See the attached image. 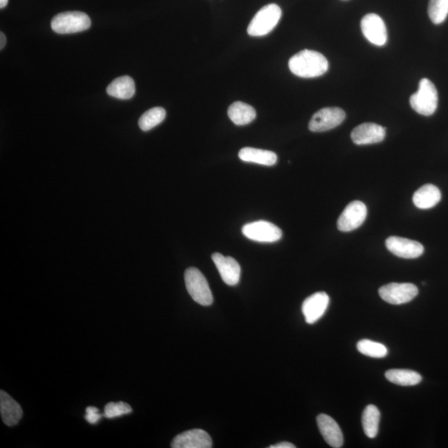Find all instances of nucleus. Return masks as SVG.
Returning <instances> with one entry per match:
<instances>
[{
	"label": "nucleus",
	"mask_w": 448,
	"mask_h": 448,
	"mask_svg": "<svg viewBox=\"0 0 448 448\" xmlns=\"http://www.w3.org/2000/svg\"><path fill=\"white\" fill-rule=\"evenodd\" d=\"M289 65L292 73L303 78L322 76L329 68L328 60L324 55L308 49L291 56Z\"/></svg>",
	"instance_id": "1"
},
{
	"label": "nucleus",
	"mask_w": 448,
	"mask_h": 448,
	"mask_svg": "<svg viewBox=\"0 0 448 448\" xmlns=\"http://www.w3.org/2000/svg\"><path fill=\"white\" fill-rule=\"evenodd\" d=\"M410 105L422 116L435 114L438 105V93L435 85L428 78L419 83L418 92L410 97Z\"/></svg>",
	"instance_id": "2"
},
{
	"label": "nucleus",
	"mask_w": 448,
	"mask_h": 448,
	"mask_svg": "<svg viewBox=\"0 0 448 448\" xmlns=\"http://www.w3.org/2000/svg\"><path fill=\"white\" fill-rule=\"evenodd\" d=\"M185 281L188 293L195 303L205 306L213 304L214 296L209 282L199 269L188 268L185 272Z\"/></svg>",
	"instance_id": "3"
},
{
	"label": "nucleus",
	"mask_w": 448,
	"mask_h": 448,
	"mask_svg": "<svg viewBox=\"0 0 448 448\" xmlns=\"http://www.w3.org/2000/svg\"><path fill=\"white\" fill-rule=\"evenodd\" d=\"M281 17V9L276 4H267L253 17L248 27V34L253 37L265 36L273 30Z\"/></svg>",
	"instance_id": "4"
},
{
	"label": "nucleus",
	"mask_w": 448,
	"mask_h": 448,
	"mask_svg": "<svg viewBox=\"0 0 448 448\" xmlns=\"http://www.w3.org/2000/svg\"><path fill=\"white\" fill-rule=\"evenodd\" d=\"M91 25L87 14L79 11L56 14L51 23L52 30L59 35L76 34L88 30Z\"/></svg>",
	"instance_id": "5"
},
{
	"label": "nucleus",
	"mask_w": 448,
	"mask_h": 448,
	"mask_svg": "<svg viewBox=\"0 0 448 448\" xmlns=\"http://www.w3.org/2000/svg\"><path fill=\"white\" fill-rule=\"evenodd\" d=\"M379 293L382 299L392 305L410 303L418 295V289L412 283H389L380 287Z\"/></svg>",
	"instance_id": "6"
},
{
	"label": "nucleus",
	"mask_w": 448,
	"mask_h": 448,
	"mask_svg": "<svg viewBox=\"0 0 448 448\" xmlns=\"http://www.w3.org/2000/svg\"><path fill=\"white\" fill-rule=\"evenodd\" d=\"M242 231L245 237L259 243H275L282 237L281 230L277 226L264 220L247 224Z\"/></svg>",
	"instance_id": "7"
},
{
	"label": "nucleus",
	"mask_w": 448,
	"mask_h": 448,
	"mask_svg": "<svg viewBox=\"0 0 448 448\" xmlns=\"http://www.w3.org/2000/svg\"><path fill=\"white\" fill-rule=\"evenodd\" d=\"M346 119V112L341 108L327 107L315 113L309 123L313 132H324L336 128Z\"/></svg>",
	"instance_id": "8"
},
{
	"label": "nucleus",
	"mask_w": 448,
	"mask_h": 448,
	"mask_svg": "<svg viewBox=\"0 0 448 448\" xmlns=\"http://www.w3.org/2000/svg\"><path fill=\"white\" fill-rule=\"evenodd\" d=\"M367 217V207L361 201L349 204L337 221V228L341 232H351L364 224Z\"/></svg>",
	"instance_id": "9"
},
{
	"label": "nucleus",
	"mask_w": 448,
	"mask_h": 448,
	"mask_svg": "<svg viewBox=\"0 0 448 448\" xmlns=\"http://www.w3.org/2000/svg\"><path fill=\"white\" fill-rule=\"evenodd\" d=\"M363 35L366 40L376 46H384L388 40L385 23L378 14H366L361 23Z\"/></svg>",
	"instance_id": "10"
},
{
	"label": "nucleus",
	"mask_w": 448,
	"mask_h": 448,
	"mask_svg": "<svg viewBox=\"0 0 448 448\" xmlns=\"http://www.w3.org/2000/svg\"><path fill=\"white\" fill-rule=\"evenodd\" d=\"M385 244L390 253L401 258H418L424 253V247L420 243L396 236L387 238Z\"/></svg>",
	"instance_id": "11"
},
{
	"label": "nucleus",
	"mask_w": 448,
	"mask_h": 448,
	"mask_svg": "<svg viewBox=\"0 0 448 448\" xmlns=\"http://www.w3.org/2000/svg\"><path fill=\"white\" fill-rule=\"evenodd\" d=\"M329 303V297L324 291L317 292L308 297L301 308L305 322L313 325L318 322L327 311Z\"/></svg>",
	"instance_id": "12"
},
{
	"label": "nucleus",
	"mask_w": 448,
	"mask_h": 448,
	"mask_svg": "<svg viewBox=\"0 0 448 448\" xmlns=\"http://www.w3.org/2000/svg\"><path fill=\"white\" fill-rule=\"evenodd\" d=\"M385 135V127L375 123H363L351 132L353 143L358 145L380 143Z\"/></svg>",
	"instance_id": "13"
},
{
	"label": "nucleus",
	"mask_w": 448,
	"mask_h": 448,
	"mask_svg": "<svg viewBox=\"0 0 448 448\" xmlns=\"http://www.w3.org/2000/svg\"><path fill=\"white\" fill-rule=\"evenodd\" d=\"M212 259L218 269L222 280L229 286L237 285L241 276V267L238 262L234 258L224 257L219 253H214Z\"/></svg>",
	"instance_id": "14"
},
{
	"label": "nucleus",
	"mask_w": 448,
	"mask_h": 448,
	"mask_svg": "<svg viewBox=\"0 0 448 448\" xmlns=\"http://www.w3.org/2000/svg\"><path fill=\"white\" fill-rule=\"evenodd\" d=\"M213 446L211 437L202 429H193L181 433L174 438L173 448H211Z\"/></svg>",
	"instance_id": "15"
},
{
	"label": "nucleus",
	"mask_w": 448,
	"mask_h": 448,
	"mask_svg": "<svg viewBox=\"0 0 448 448\" xmlns=\"http://www.w3.org/2000/svg\"><path fill=\"white\" fill-rule=\"evenodd\" d=\"M317 421L319 430L325 441L334 448L341 447L344 443V437L338 423L327 414H320Z\"/></svg>",
	"instance_id": "16"
},
{
	"label": "nucleus",
	"mask_w": 448,
	"mask_h": 448,
	"mask_svg": "<svg viewBox=\"0 0 448 448\" xmlns=\"http://www.w3.org/2000/svg\"><path fill=\"white\" fill-rule=\"evenodd\" d=\"M0 413L2 420L7 426H14L21 420L23 409L11 395L0 391Z\"/></svg>",
	"instance_id": "17"
},
{
	"label": "nucleus",
	"mask_w": 448,
	"mask_h": 448,
	"mask_svg": "<svg viewBox=\"0 0 448 448\" xmlns=\"http://www.w3.org/2000/svg\"><path fill=\"white\" fill-rule=\"evenodd\" d=\"M441 198L440 188L428 183L414 193L413 202L418 209L428 210L436 206L440 202Z\"/></svg>",
	"instance_id": "18"
},
{
	"label": "nucleus",
	"mask_w": 448,
	"mask_h": 448,
	"mask_svg": "<svg viewBox=\"0 0 448 448\" xmlns=\"http://www.w3.org/2000/svg\"><path fill=\"white\" fill-rule=\"evenodd\" d=\"M238 157L244 162L255 163L262 166L272 167L277 162L276 153L261 149L245 147L240 150Z\"/></svg>",
	"instance_id": "19"
},
{
	"label": "nucleus",
	"mask_w": 448,
	"mask_h": 448,
	"mask_svg": "<svg viewBox=\"0 0 448 448\" xmlns=\"http://www.w3.org/2000/svg\"><path fill=\"white\" fill-rule=\"evenodd\" d=\"M228 115L235 125L245 126L255 120L257 113L252 106L236 102L229 107Z\"/></svg>",
	"instance_id": "20"
},
{
	"label": "nucleus",
	"mask_w": 448,
	"mask_h": 448,
	"mask_svg": "<svg viewBox=\"0 0 448 448\" xmlns=\"http://www.w3.org/2000/svg\"><path fill=\"white\" fill-rule=\"evenodd\" d=\"M108 95L127 100L133 97L135 93L134 80L129 76L120 77L114 80L107 88Z\"/></svg>",
	"instance_id": "21"
},
{
	"label": "nucleus",
	"mask_w": 448,
	"mask_h": 448,
	"mask_svg": "<svg viewBox=\"0 0 448 448\" xmlns=\"http://www.w3.org/2000/svg\"><path fill=\"white\" fill-rule=\"evenodd\" d=\"M380 412L375 405L370 404L364 410L362 415L363 429L368 437L375 438L378 435Z\"/></svg>",
	"instance_id": "22"
},
{
	"label": "nucleus",
	"mask_w": 448,
	"mask_h": 448,
	"mask_svg": "<svg viewBox=\"0 0 448 448\" xmlns=\"http://www.w3.org/2000/svg\"><path fill=\"white\" fill-rule=\"evenodd\" d=\"M386 379L400 386H414L422 381L418 373L408 370H390L385 373Z\"/></svg>",
	"instance_id": "23"
},
{
	"label": "nucleus",
	"mask_w": 448,
	"mask_h": 448,
	"mask_svg": "<svg viewBox=\"0 0 448 448\" xmlns=\"http://www.w3.org/2000/svg\"><path fill=\"white\" fill-rule=\"evenodd\" d=\"M167 111L162 107H154L145 112L139 120V126L143 131H148L166 119Z\"/></svg>",
	"instance_id": "24"
},
{
	"label": "nucleus",
	"mask_w": 448,
	"mask_h": 448,
	"mask_svg": "<svg viewBox=\"0 0 448 448\" xmlns=\"http://www.w3.org/2000/svg\"><path fill=\"white\" fill-rule=\"evenodd\" d=\"M358 351L366 356L380 358L388 355V350L383 344L370 341V339H362L357 344Z\"/></svg>",
	"instance_id": "25"
},
{
	"label": "nucleus",
	"mask_w": 448,
	"mask_h": 448,
	"mask_svg": "<svg viewBox=\"0 0 448 448\" xmlns=\"http://www.w3.org/2000/svg\"><path fill=\"white\" fill-rule=\"evenodd\" d=\"M428 13L435 25H440L446 20L448 16V0H430Z\"/></svg>",
	"instance_id": "26"
},
{
	"label": "nucleus",
	"mask_w": 448,
	"mask_h": 448,
	"mask_svg": "<svg viewBox=\"0 0 448 448\" xmlns=\"http://www.w3.org/2000/svg\"><path fill=\"white\" fill-rule=\"evenodd\" d=\"M132 412V408L128 404L125 402H111L107 404L104 408L103 417L107 418H115L129 414Z\"/></svg>",
	"instance_id": "27"
},
{
	"label": "nucleus",
	"mask_w": 448,
	"mask_h": 448,
	"mask_svg": "<svg viewBox=\"0 0 448 448\" xmlns=\"http://www.w3.org/2000/svg\"><path fill=\"white\" fill-rule=\"evenodd\" d=\"M103 416V414L99 413V409L96 407L89 406L86 408V415L85 419L91 424H97Z\"/></svg>",
	"instance_id": "28"
},
{
	"label": "nucleus",
	"mask_w": 448,
	"mask_h": 448,
	"mask_svg": "<svg viewBox=\"0 0 448 448\" xmlns=\"http://www.w3.org/2000/svg\"><path fill=\"white\" fill-rule=\"evenodd\" d=\"M269 447L270 448H295L296 446L289 442H282L280 443H277V444L276 445H272Z\"/></svg>",
	"instance_id": "29"
},
{
	"label": "nucleus",
	"mask_w": 448,
	"mask_h": 448,
	"mask_svg": "<svg viewBox=\"0 0 448 448\" xmlns=\"http://www.w3.org/2000/svg\"><path fill=\"white\" fill-rule=\"evenodd\" d=\"M0 40H1V42H0V49H3L6 44V37L3 32H0Z\"/></svg>",
	"instance_id": "30"
},
{
	"label": "nucleus",
	"mask_w": 448,
	"mask_h": 448,
	"mask_svg": "<svg viewBox=\"0 0 448 448\" xmlns=\"http://www.w3.org/2000/svg\"><path fill=\"white\" fill-rule=\"evenodd\" d=\"M8 0H0V8H4L6 7Z\"/></svg>",
	"instance_id": "31"
}]
</instances>
